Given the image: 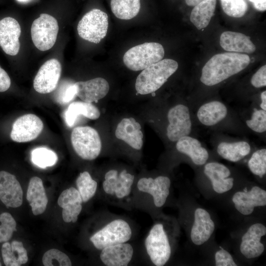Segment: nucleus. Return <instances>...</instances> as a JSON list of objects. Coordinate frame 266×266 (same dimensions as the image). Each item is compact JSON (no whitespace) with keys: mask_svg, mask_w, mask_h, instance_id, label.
<instances>
[{"mask_svg":"<svg viewBox=\"0 0 266 266\" xmlns=\"http://www.w3.org/2000/svg\"><path fill=\"white\" fill-rule=\"evenodd\" d=\"M217 153L223 158L232 162H238L251 152V144L245 140H220L216 144Z\"/></svg>","mask_w":266,"mask_h":266,"instance_id":"nucleus-24","label":"nucleus"},{"mask_svg":"<svg viewBox=\"0 0 266 266\" xmlns=\"http://www.w3.org/2000/svg\"><path fill=\"white\" fill-rule=\"evenodd\" d=\"M253 5L254 8L260 11L266 10V0H249Z\"/></svg>","mask_w":266,"mask_h":266,"instance_id":"nucleus-42","label":"nucleus"},{"mask_svg":"<svg viewBox=\"0 0 266 266\" xmlns=\"http://www.w3.org/2000/svg\"><path fill=\"white\" fill-rule=\"evenodd\" d=\"M257 105L261 109L266 110V91L260 94L259 102Z\"/></svg>","mask_w":266,"mask_h":266,"instance_id":"nucleus-43","label":"nucleus"},{"mask_svg":"<svg viewBox=\"0 0 266 266\" xmlns=\"http://www.w3.org/2000/svg\"><path fill=\"white\" fill-rule=\"evenodd\" d=\"M250 82L256 88L266 86V66H261L252 76Z\"/></svg>","mask_w":266,"mask_h":266,"instance_id":"nucleus-39","label":"nucleus"},{"mask_svg":"<svg viewBox=\"0 0 266 266\" xmlns=\"http://www.w3.org/2000/svg\"><path fill=\"white\" fill-rule=\"evenodd\" d=\"M27 200L32 207L33 213L38 215L46 208L48 198L42 180L38 177L31 178L27 192Z\"/></svg>","mask_w":266,"mask_h":266,"instance_id":"nucleus-26","label":"nucleus"},{"mask_svg":"<svg viewBox=\"0 0 266 266\" xmlns=\"http://www.w3.org/2000/svg\"><path fill=\"white\" fill-rule=\"evenodd\" d=\"M141 129L140 124L133 118H125L117 125L115 136L133 148L140 150L143 143V134Z\"/></svg>","mask_w":266,"mask_h":266,"instance_id":"nucleus-21","label":"nucleus"},{"mask_svg":"<svg viewBox=\"0 0 266 266\" xmlns=\"http://www.w3.org/2000/svg\"><path fill=\"white\" fill-rule=\"evenodd\" d=\"M145 250L152 263L157 266L165 265L171 253L168 237L162 224H155L144 241Z\"/></svg>","mask_w":266,"mask_h":266,"instance_id":"nucleus-8","label":"nucleus"},{"mask_svg":"<svg viewBox=\"0 0 266 266\" xmlns=\"http://www.w3.org/2000/svg\"><path fill=\"white\" fill-rule=\"evenodd\" d=\"M134 179V175L126 169L121 171L110 169L104 175L102 189L106 195L118 200H123L130 196Z\"/></svg>","mask_w":266,"mask_h":266,"instance_id":"nucleus-11","label":"nucleus"},{"mask_svg":"<svg viewBox=\"0 0 266 266\" xmlns=\"http://www.w3.org/2000/svg\"><path fill=\"white\" fill-rule=\"evenodd\" d=\"M16 222L12 216L8 212L0 214V243L9 240L16 230Z\"/></svg>","mask_w":266,"mask_h":266,"instance_id":"nucleus-37","label":"nucleus"},{"mask_svg":"<svg viewBox=\"0 0 266 266\" xmlns=\"http://www.w3.org/2000/svg\"><path fill=\"white\" fill-rule=\"evenodd\" d=\"M166 135L171 142L175 143L182 137L191 135L194 118L189 104L178 103L167 113Z\"/></svg>","mask_w":266,"mask_h":266,"instance_id":"nucleus-6","label":"nucleus"},{"mask_svg":"<svg viewBox=\"0 0 266 266\" xmlns=\"http://www.w3.org/2000/svg\"><path fill=\"white\" fill-rule=\"evenodd\" d=\"M220 3L224 12L232 17L240 18L248 10L246 0H220Z\"/></svg>","mask_w":266,"mask_h":266,"instance_id":"nucleus-35","label":"nucleus"},{"mask_svg":"<svg viewBox=\"0 0 266 266\" xmlns=\"http://www.w3.org/2000/svg\"><path fill=\"white\" fill-rule=\"evenodd\" d=\"M43 128V122L38 116L33 114H25L14 122L10 137L17 142H29L36 138Z\"/></svg>","mask_w":266,"mask_h":266,"instance_id":"nucleus-12","label":"nucleus"},{"mask_svg":"<svg viewBox=\"0 0 266 266\" xmlns=\"http://www.w3.org/2000/svg\"><path fill=\"white\" fill-rule=\"evenodd\" d=\"M62 72L60 62L51 59L45 62L39 69L33 80V88L40 94H48L57 87Z\"/></svg>","mask_w":266,"mask_h":266,"instance_id":"nucleus-13","label":"nucleus"},{"mask_svg":"<svg viewBox=\"0 0 266 266\" xmlns=\"http://www.w3.org/2000/svg\"><path fill=\"white\" fill-rule=\"evenodd\" d=\"M131 226L125 220L113 219L95 232L90 238V241L98 250L116 244L127 242L132 237Z\"/></svg>","mask_w":266,"mask_h":266,"instance_id":"nucleus-5","label":"nucleus"},{"mask_svg":"<svg viewBox=\"0 0 266 266\" xmlns=\"http://www.w3.org/2000/svg\"><path fill=\"white\" fill-rule=\"evenodd\" d=\"M170 179L165 176H159L155 178L142 177L137 183L138 190L150 194L153 198L155 205L162 207L165 203L169 194Z\"/></svg>","mask_w":266,"mask_h":266,"instance_id":"nucleus-14","label":"nucleus"},{"mask_svg":"<svg viewBox=\"0 0 266 266\" xmlns=\"http://www.w3.org/2000/svg\"><path fill=\"white\" fill-rule=\"evenodd\" d=\"M32 161L37 166L45 168L54 166L57 162L56 154L45 147H38L31 152Z\"/></svg>","mask_w":266,"mask_h":266,"instance_id":"nucleus-33","label":"nucleus"},{"mask_svg":"<svg viewBox=\"0 0 266 266\" xmlns=\"http://www.w3.org/2000/svg\"><path fill=\"white\" fill-rule=\"evenodd\" d=\"M214 228V223L209 213L202 208H197L191 233L193 242L197 245L202 244L209 239Z\"/></svg>","mask_w":266,"mask_h":266,"instance_id":"nucleus-23","label":"nucleus"},{"mask_svg":"<svg viewBox=\"0 0 266 266\" xmlns=\"http://www.w3.org/2000/svg\"><path fill=\"white\" fill-rule=\"evenodd\" d=\"M76 96L83 101L92 103L103 98L109 90L108 82L104 78L97 77L86 81L74 83Z\"/></svg>","mask_w":266,"mask_h":266,"instance_id":"nucleus-18","label":"nucleus"},{"mask_svg":"<svg viewBox=\"0 0 266 266\" xmlns=\"http://www.w3.org/2000/svg\"><path fill=\"white\" fill-rule=\"evenodd\" d=\"M215 262L217 266H236L232 256L226 250L221 249L215 254Z\"/></svg>","mask_w":266,"mask_h":266,"instance_id":"nucleus-38","label":"nucleus"},{"mask_svg":"<svg viewBox=\"0 0 266 266\" xmlns=\"http://www.w3.org/2000/svg\"><path fill=\"white\" fill-rule=\"evenodd\" d=\"M11 85L10 78L7 72L0 66V92L7 91Z\"/></svg>","mask_w":266,"mask_h":266,"instance_id":"nucleus-41","label":"nucleus"},{"mask_svg":"<svg viewBox=\"0 0 266 266\" xmlns=\"http://www.w3.org/2000/svg\"><path fill=\"white\" fill-rule=\"evenodd\" d=\"M71 142L76 154L85 160H93L100 155L101 142L98 132L89 126L74 128L71 134Z\"/></svg>","mask_w":266,"mask_h":266,"instance_id":"nucleus-7","label":"nucleus"},{"mask_svg":"<svg viewBox=\"0 0 266 266\" xmlns=\"http://www.w3.org/2000/svg\"><path fill=\"white\" fill-rule=\"evenodd\" d=\"M245 125L253 133L264 134L266 131V110L257 105L251 109L247 118L245 119Z\"/></svg>","mask_w":266,"mask_h":266,"instance_id":"nucleus-32","label":"nucleus"},{"mask_svg":"<svg viewBox=\"0 0 266 266\" xmlns=\"http://www.w3.org/2000/svg\"><path fill=\"white\" fill-rule=\"evenodd\" d=\"M178 152L189 157L199 166L204 165L209 158V152L201 142L191 135L182 137L175 142Z\"/></svg>","mask_w":266,"mask_h":266,"instance_id":"nucleus-22","label":"nucleus"},{"mask_svg":"<svg viewBox=\"0 0 266 266\" xmlns=\"http://www.w3.org/2000/svg\"><path fill=\"white\" fill-rule=\"evenodd\" d=\"M203 0H185L186 4L191 6H195Z\"/></svg>","mask_w":266,"mask_h":266,"instance_id":"nucleus-44","label":"nucleus"},{"mask_svg":"<svg viewBox=\"0 0 266 266\" xmlns=\"http://www.w3.org/2000/svg\"><path fill=\"white\" fill-rule=\"evenodd\" d=\"M216 0H203L195 6L191 13L190 20L198 29L206 28L214 15Z\"/></svg>","mask_w":266,"mask_h":266,"instance_id":"nucleus-29","label":"nucleus"},{"mask_svg":"<svg viewBox=\"0 0 266 266\" xmlns=\"http://www.w3.org/2000/svg\"><path fill=\"white\" fill-rule=\"evenodd\" d=\"M76 96V88L74 83L69 84L63 91L59 100L61 103H66L71 101Z\"/></svg>","mask_w":266,"mask_h":266,"instance_id":"nucleus-40","label":"nucleus"},{"mask_svg":"<svg viewBox=\"0 0 266 266\" xmlns=\"http://www.w3.org/2000/svg\"><path fill=\"white\" fill-rule=\"evenodd\" d=\"M220 44L225 50L230 52L252 53L256 50L250 37L237 32H223L220 36Z\"/></svg>","mask_w":266,"mask_h":266,"instance_id":"nucleus-25","label":"nucleus"},{"mask_svg":"<svg viewBox=\"0 0 266 266\" xmlns=\"http://www.w3.org/2000/svg\"><path fill=\"white\" fill-rule=\"evenodd\" d=\"M248 55L226 52L212 56L203 66L200 81L206 86L217 85L244 69L250 64Z\"/></svg>","mask_w":266,"mask_h":266,"instance_id":"nucleus-1","label":"nucleus"},{"mask_svg":"<svg viewBox=\"0 0 266 266\" xmlns=\"http://www.w3.org/2000/svg\"><path fill=\"white\" fill-rule=\"evenodd\" d=\"M248 166L254 174L262 177L266 173V149L256 150L248 161Z\"/></svg>","mask_w":266,"mask_h":266,"instance_id":"nucleus-34","label":"nucleus"},{"mask_svg":"<svg viewBox=\"0 0 266 266\" xmlns=\"http://www.w3.org/2000/svg\"><path fill=\"white\" fill-rule=\"evenodd\" d=\"M1 266V263L0 262V266Z\"/></svg>","mask_w":266,"mask_h":266,"instance_id":"nucleus-46","label":"nucleus"},{"mask_svg":"<svg viewBox=\"0 0 266 266\" xmlns=\"http://www.w3.org/2000/svg\"><path fill=\"white\" fill-rule=\"evenodd\" d=\"M19 2H25V1H27L29 0H17Z\"/></svg>","mask_w":266,"mask_h":266,"instance_id":"nucleus-45","label":"nucleus"},{"mask_svg":"<svg viewBox=\"0 0 266 266\" xmlns=\"http://www.w3.org/2000/svg\"><path fill=\"white\" fill-rule=\"evenodd\" d=\"M0 200L7 207L17 208L23 202V191L15 175L0 171Z\"/></svg>","mask_w":266,"mask_h":266,"instance_id":"nucleus-16","label":"nucleus"},{"mask_svg":"<svg viewBox=\"0 0 266 266\" xmlns=\"http://www.w3.org/2000/svg\"><path fill=\"white\" fill-rule=\"evenodd\" d=\"M178 63L165 59L142 70L137 76L135 88L140 95L153 94L159 89L177 70Z\"/></svg>","mask_w":266,"mask_h":266,"instance_id":"nucleus-2","label":"nucleus"},{"mask_svg":"<svg viewBox=\"0 0 266 266\" xmlns=\"http://www.w3.org/2000/svg\"><path fill=\"white\" fill-rule=\"evenodd\" d=\"M21 33L20 26L14 18L7 17L0 21V46L6 54L15 56L18 53Z\"/></svg>","mask_w":266,"mask_h":266,"instance_id":"nucleus-15","label":"nucleus"},{"mask_svg":"<svg viewBox=\"0 0 266 266\" xmlns=\"http://www.w3.org/2000/svg\"><path fill=\"white\" fill-rule=\"evenodd\" d=\"M98 107L92 103L84 101H75L69 104L65 113V119L68 127H72L79 115L91 119L96 120L100 116Z\"/></svg>","mask_w":266,"mask_h":266,"instance_id":"nucleus-27","label":"nucleus"},{"mask_svg":"<svg viewBox=\"0 0 266 266\" xmlns=\"http://www.w3.org/2000/svg\"><path fill=\"white\" fill-rule=\"evenodd\" d=\"M100 250V259L107 266H127L134 253L133 247L128 242L109 245Z\"/></svg>","mask_w":266,"mask_h":266,"instance_id":"nucleus-17","label":"nucleus"},{"mask_svg":"<svg viewBox=\"0 0 266 266\" xmlns=\"http://www.w3.org/2000/svg\"><path fill=\"white\" fill-rule=\"evenodd\" d=\"M112 13L118 19L130 20L135 17L140 8V0H111Z\"/></svg>","mask_w":266,"mask_h":266,"instance_id":"nucleus-30","label":"nucleus"},{"mask_svg":"<svg viewBox=\"0 0 266 266\" xmlns=\"http://www.w3.org/2000/svg\"><path fill=\"white\" fill-rule=\"evenodd\" d=\"M108 27L107 14L100 9H93L83 16L77 29L80 37L98 44L105 37Z\"/></svg>","mask_w":266,"mask_h":266,"instance_id":"nucleus-9","label":"nucleus"},{"mask_svg":"<svg viewBox=\"0 0 266 266\" xmlns=\"http://www.w3.org/2000/svg\"><path fill=\"white\" fill-rule=\"evenodd\" d=\"M1 254L4 264L6 266H20L28 261L27 251L21 241L14 240L10 243L3 242Z\"/></svg>","mask_w":266,"mask_h":266,"instance_id":"nucleus-28","label":"nucleus"},{"mask_svg":"<svg viewBox=\"0 0 266 266\" xmlns=\"http://www.w3.org/2000/svg\"><path fill=\"white\" fill-rule=\"evenodd\" d=\"M203 171L210 180L216 192L223 193L233 188V178L229 177L231 171L224 165L218 162H209L205 165Z\"/></svg>","mask_w":266,"mask_h":266,"instance_id":"nucleus-20","label":"nucleus"},{"mask_svg":"<svg viewBox=\"0 0 266 266\" xmlns=\"http://www.w3.org/2000/svg\"><path fill=\"white\" fill-rule=\"evenodd\" d=\"M58 31L57 20L50 15L42 13L32 25L31 33L33 42L38 50H48L54 45Z\"/></svg>","mask_w":266,"mask_h":266,"instance_id":"nucleus-10","label":"nucleus"},{"mask_svg":"<svg viewBox=\"0 0 266 266\" xmlns=\"http://www.w3.org/2000/svg\"><path fill=\"white\" fill-rule=\"evenodd\" d=\"M164 55L162 44L154 42H145L127 51L123 56V62L132 70H142L162 60Z\"/></svg>","mask_w":266,"mask_h":266,"instance_id":"nucleus-4","label":"nucleus"},{"mask_svg":"<svg viewBox=\"0 0 266 266\" xmlns=\"http://www.w3.org/2000/svg\"><path fill=\"white\" fill-rule=\"evenodd\" d=\"M76 185L83 202L90 200L97 190V182L92 178L88 171L80 173L76 180Z\"/></svg>","mask_w":266,"mask_h":266,"instance_id":"nucleus-31","label":"nucleus"},{"mask_svg":"<svg viewBox=\"0 0 266 266\" xmlns=\"http://www.w3.org/2000/svg\"><path fill=\"white\" fill-rule=\"evenodd\" d=\"M83 201L77 189L71 187L60 195L58 205L63 208L62 217L66 223H75L82 209Z\"/></svg>","mask_w":266,"mask_h":266,"instance_id":"nucleus-19","label":"nucleus"},{"mask_svg":"<svg viewBox=\"0 0 266 266\" xmlns=\"http://www.w3.org/2000/svg\"><path fill=\"white\" fill-rule=\"evenodd\" d=\"M195 118L201 125L211 129L226 128L231 121L239 122L238 117L227 104L211 100L198 105Z\"/></svg>","mask_w":266,"mask_h":266,"instance_id":"nucleus-3","label":"nucleus"},{"mask_svg":"<svg viewBox=\"0 0 266 266\" xmlns=\"http://www.w3.org/2000/svg\"><path fill=\"white\" fill-rule=\"evenodd\" d=\"M45 266H70L71 262L64 252L57 249H51L46 251L42 259Z\"/></svg>","mask_w":266,"mask_h":266,"instance_id":"nucleus-36","label":"nucleus"}]
</instances>
